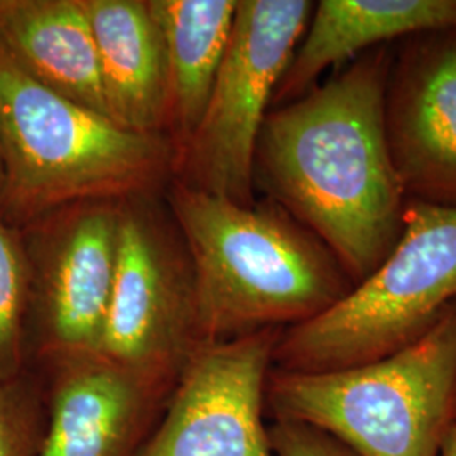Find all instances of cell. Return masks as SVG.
<instances>
[{
	"mask_svg": "<svg viewBox=\"0 0 456 456\" xmlns=\"http://www.w3.org/2000/svg\"><path fill=\"white\" fill-rule=\"evenodd\" d=\"M438 31L456 33V0H322L314 4L273 103L281 107L303 97L325 71L370 49Z\"/></svg>",
	"mask_w": 456,
	"mask_h": 456,
	"instance_id": "obj_12",
	"label": "cell"
},
{
	"mask_svg": "<svg viewBox=\"0 0 456 456\" xmlns=\"http://www.w3.org/2000/svg\"><path fill=\"white\" fill-rule=\"evenodd\" d=\"M392 56L370 49L271 110L256 147L254 184L331 250L354 286L404 227L408 196L384 129Z\"/></svg>",
	"mask_w": 456,
	"mask_h": 456,
	"instance_id": "obj_1",
	"label": "cell"
},
{
	"mask_svg": "<svg viewBox=\"0 0 456 456\" xmlns=\"http://www.w3.org/2000/svg\"><path fill=\"white\" fill-rule=\"evenodd\" d=\"M0 43L37 82L110 118L82 0H0Z\"/></svg>",
	"mask_w": 456,
	"mask_h": 456,
	"instance_id": "obj_14",
	"label": "cell"
},
{
	"mask_svg": "<svg viewBox=\"0 0 456 456\" xmlns=\"http://www.w3.org/2000/svg\"><path fill=\"white\" fill-rule=\"evenodd\" d=\"M265 409L323 429L359 456H440L456 421V301L389 357L318 374L273 369Z\"/></svg>",
	"mask_w": 456,
	"mask_h": 456,
	"instance_id": "obj_4",
	"label": "cell"
},
{
	"mask_svg": "<svg viewBox=\"0 0 456 456\" xmlns=\"http://www.w3.org/2000/svg\"><path fill=\"white\" fill-rule=\"evenodd\" d=\"M169 203L193 273L198 345L305 323L354 288L331 250L271 200L244 207L175 181Z\"/></svg>",
	"mask_w": 456,
	"mask_h": 456,
	"instance_id": "obj_2",
	"label": "cell"
},
{
	"mask_svg": "<svg viewBox=\"0 0 456 456\" xmlns=\"http://www.w3.org/2000/svg\"><path fill=\"white\" fill-rule=\"evenodd\" d=\"M384 129L408 200L456 207V33L416 34L394 56Z\"/></svg>",
	"mask_w": 456,
	"mask_h": 456,
	"instance_id": "obj_11",
	"label": "cell"
},
{
	"mask_svg": "<svg viewBox=\"0 0 456 456\" xmlns=\"http://www.w3.org/2000/svg\"><path fill=\"white\" fill-rule=\"evenodd\" d=\"M310 0H239L207 109L178 151L180 183L254 205V159L269 105L308 28Z\"/></svg>",
	"mask_w": 456,
	"mask_h": 456,
	"instance_id": "obj_6",
	"label": "cell"
},
{
	"mask_svg": "<svg viewBox=\"0 0 456 456\" xmlns=\"http://www.w3.org/2000/svg\"><path fill=\"white\" fill-rule=\"evenodd\" d=\"M269 441L274 456H359L323 429L294 419H274Z\"/></svg>",
	"mask_w": 456,
	"mask_h": 456,
	"instance_id": "obj_18",
	"label": "cell"
},
{
	"mask_svg": "<svg viewBox=\"0 0 456 456\" xmlns=\"http://www.w3.org/2000/svg\"><path fill=\"white\" fill-rule=\"evenodd\" d=\"M0 139V215L17 230L77 203L149 196L178 159L173 139L129 131L53 92L2 43Z\"/></svg>",
	"mask_w": 456,
	"mask_h": 456,
	"instance_id": "obj_3",
	"label": "cell"
},
{
	"mask_svg": "<svg viewBox=\"0 0 456 456\" xmlns=\"http://www.w3.org/2000/svg\"><path fill=\"white\" fill-rule=\"evenodd\" d=\"M4 186V152H2V139H0V193Z\"/></svg>",
	"mask_w": 456,
	"mask_h": 456,
	"instance_id": "obj_20",
	"label": "cell"
},
{
	"mask_svg": "<svg viewBox=\"0 0 456 456\" xmlns=\"http://www.w3.org/2000/svg\"><path fill=\"white\" fill-rule=\"evenodd\" d=\"M29 313L31 265L24 237L0 215V382L31 369Z\"/></svg>",
	"mask_w": 456,
	"mask_h": 456,
	"instance_id": "obj_16",
	"label": "cell"
},
{
	"mask_svg": "<svg viewBox=\"0 0 456 456\" xmlns=\"http://www.w3.org/2000/svg\"><path fill=\"white\" fill-rule=\"evenodd\" d=\"M456 301V207L408 200L387 257L338 303L281 331L273 369L318 374L357 367L419 340Z\"/></svg>",
	"mask_w": 456,
	"mask_h": 456,
	"instance_id": "obj_5",
	"label": "cell"
},
{
	"mask_svg": "<svg viewBox=\"0 0 456 456\" xmlns=\"http://www.w3.org/2000/svg\"><path fill=\"white\" fill-rule=\"evenodd\" d=\"M97 48L110 118L139 134L169 127V77L163 39L147 0H82Z\"/></svg>",
	"mask_w": 456,
	"mask_h": 456,
	"instance_id": "obj_13",
	"label": "cell"
},
{
	"mask_svg": "<svg viewBox=\"0 0 456 456\" xmlns=\"http://www.w3.org/2000/svg\"><path fill=\"white\" fill-rule=\"evenodd\" d=\"M198 346L193 273L142 198L122 201L114 288L98 352L135 370L178 380Z\"/></svg>",
	"mask_w": 456,
	"mask_h": 456,
	"instance_id": "obj_7",
	"label": "cell"
},
{
	"mask_svg": "<svg viewBox=\"0 0 456 456\" xmlns=\"http://www.w3.org/2000/svg\"><path fill=\"white\" fill-rule=\"evenodd\" d=\"M239 0H147L163 39L169 129L184 146L195 132L227 51Z\"/></svg>",
	"mask_w": 456,
	"mask_h": 456,
	"instance_id": "obj_15",
	"label": "cell"
},
{
	"mask_svg": "<svg viewBox=\"0 0 456 456\" xmlns=\"http://www.w3.org/2000/svg\"><path fill=\"white\" fill-rule=\"evenodd\" d=\"M122 201H85L20 230L31 265V365L98 352L114 288Z\"/></svg>",
	"mask_w": 456,
	"mask_h": 456,
	"instance_id": "obj_8",
	"label": "cell"
},
{
	"mask_svg": "<svg viewBox=\"0 0 456 456\" xmlns=\"http://www.w3.org/2000/svg\"><path fill=\"white\" fill-rule=\"evenodd\" d=\"M45 418V387L36 367L0 382V456L37 455Z\"/></svg>",
	"mask_w": 456,
	"mask_h": 456,
	"instance_id": "obj_17",
	"label": "cell"
},
{
	"mask_svg": "<svg viewBox=\"0 0 456 456\" xmlns=\"http://www.w3.org/2000/svg\"><path fill=\"white\" fill-rule=\"evenodd\" d=\"M281 331L198 345L137 456H274L264 418Z\"/></svg>",
	"mask_w": 456,
	"mask_h": 456,
	"instance_id": "obj_9",
	"label": "cell"
},
{
	"mask_svg": "<svg viewBox=\"0 0 456 456\" xmlns=\"http://www.w3.org/2000/svg\"><path fill=\"white\" fill-rule=\"evenodd\" d=\"M45 387L36 456H137L176 386L100 352L34 362Z\"/></svg>",
	"mask_w": 456,
	"mask_h": 456,
	"instance_id": "obj_10",
	"label": "cell"
},
{
	"mask_svg": "<svg viewBox=\"0 0 456 456\" xmlns=\"http://www.w3.org/2000/svg\"><path fill=\"white\" fill-rule=\"evenodd\" d=\"M440 456H456V421L441 444Z\"/></svg>",
	"mask_w": 456,
	"mask_h": 456,
	"instance_id": "obj_19",
	"label": "cell"
}]
</instances>
